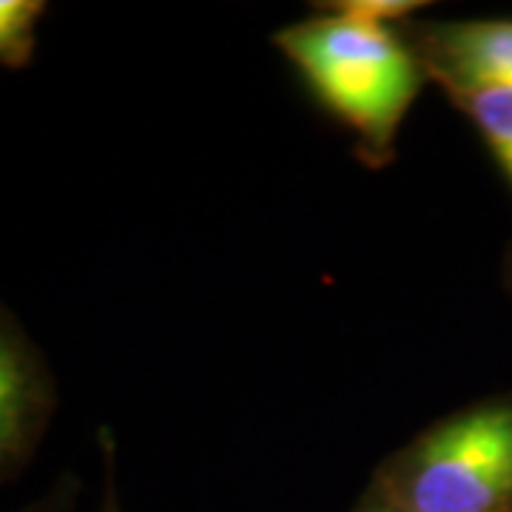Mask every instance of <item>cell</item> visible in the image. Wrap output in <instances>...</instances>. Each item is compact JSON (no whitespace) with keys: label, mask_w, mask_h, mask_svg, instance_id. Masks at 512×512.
<instances>
[{"label":"cell","mask_w":512,"mask_h":512,"mask_svg":"<svg viewBox=\"0 0 512 512\" xmlns=\"http://www.w3.org/2000/svg\"><path fill=\"white\" fill-rule=\"evenodd\" d=\"M274 46L316 103L353 131L365 163H390L404 117L427 83L404 29L322 6L313 18L279 29Z\"/></svg>","instance_id":"1"},{"label":"cell","mask_w":512,"mask_h":512,"mask_svg":"<svg viewBox=\"0 0 512 512\" xmlns=\"http://www.w3.org/2000/svg\"><path fill=\"white\" fill-rule=\"evenodd\" d=\"M384 501L416 512L512 510V396L430 424L384 470Z\"/></svg>","instance_id":"2"},{"label":"cell","mask_w":512,"mask_h":512,"mask_svg":"<svg viewBox=\"0 0 512 512\" xmlns=\"http://www.w3.org/2000/svg\"><path fill=\"white\" fill-rule=\"evenodd\" d=\"M55 410L57 384L49 359L0 302V484L35 458Z\"/></svg>","instance_id":"3"},{"label":"cell","mask_w":512,"mask_h":512,"mask_svg":"<svg viewBox=\"0 0 512 512\" xmlns=\"http://www.w3.org/2000/svg\"><path fill=\"white\" fill-rule=\"evenodd\" d=\"M404 35L444 94L512 89V18L410 20Z\"/></svg>","instance_id":"4"},{"label":"cell","mask_w":512,"mask_h":512,"mask_svg":"<svg viewBox=\"0 0 512 512\" xmlns=\"http://www.w3.org/2000/svg\"><path fill=\"white\" fill-rule=\"evenodd\" d=\"M461 109L490 148L495 165L512 188V89H476V92L447 94Z\"/></svg>","instance_id":"5"},{"label":"cell","mask_w":512,"mask_h":512,"mask_svg":"<svg viewBox=\"0 0 512 512\" xmlns=\"http://www.w3.org/2000/svg\"><path fill=\"white\" fill-rule=\"evenodd\" d=\"M49 6L43 0H0V66L26 69L37 46V26Z\"/></svg>","instance_id":"6"},{"label":"cell","mask_w":512,"mask_h":512,"mask_svg":"<svg viewBox=\"0 0 512 512\" xmlns=\"http://www.w3.org/2000/svg\"><path fill=\"white\" fill-rule=\"evenodd\" d=\"M328 6L353 18L367 20V23L396 26V29H404L419 9H427V3L421 0H339Z\"/></svg>","instance_id":"7"},{"label":"cell","mask_w":512,"mask_h":512,"mask_svg":"<svg viewBox=\"0 0 512 512\" xmlns=\"http://www.w3.org/2000/svg\"><path fill=\"white\" fill-rule=\"evenodd\" d=\"M367 512H416V510H407L402 504H393V501H382L379 507H370Z\"/></svg>","instance_id":"8"},{"label":"cell","mask_w":512,"mask_h":512,"mask_svg":"<svg viewBox=\"0 0 512 512\" xmlns=\"http://www.w3.org/2000/svg\"><path fill=\"white\" fill-rule=\"evenodd\" d=\"M32 512H55V501H46L43 507H37V510H32Z\"/></svg>","instance_id":"9"},{"label":"cell","mask_w":512,"mask_h":512,"mask_svg":"<svg viewBox=\"0 0 512 512\" xmlns=\"http://www.w3.org/2000/svg\"><path fill=\"white\" fill-rule=\"evenodd\" d=\"M106 512H117V510H114V493H111V487H109V510H106Z\"/></svg>","instance_id":"10"},{"label":"cell","mask_w":512,"mask_h":512,"mask_svg":"<svg viewBox=\"0 0 512 512\" xmlns=\"http://www.w3.org/2000/svg\"><path fill=\"white\" fill-rule=\"evenodd\" d=\"M507 282H510V291H512V265H510V279H507Z\"/></svg>","instance_id":"11"}]
</instances>
